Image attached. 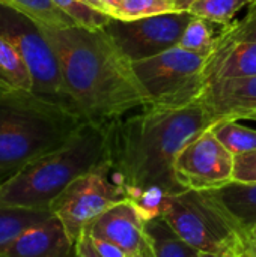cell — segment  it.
I'll return each mask as SVG.
<instances>
[{"label": "cell", "mask_w": 256, "mask_h": 257, "mask_svg": "<svg viewBox=\"0 0 256 257\" xmlns=\"http://www.w3.org/2000/svg\"><path fill=\"white\" fill-rule=\"evenodd\" d=\"M214 123L201 101L186 107L146 105L109 125L112 172L136 199L145 193L164 196L184 191L175 175L183 148Z\"/></svg>", "instance_id": "obj_1"}, {"label": "cell", "mask_w": 256, "mask_h": 257, "mask_svg": "<svg viewBox=\"0 0 256 257\" xmlns=\"http://www.w3.org/2000/svg\"><path fill=\"white\" fill-rule=\"evenodd\" d=\"M44 32L59 57L66 93L86 122L112 125L148 105L133 62L104 29L44 26Z\"/></svg>", "instance_id": "obj_2"}, {"label": "cell", "mask_w": 256, "mask_h": 257, "mask_svg": "<svg viewBox=\"0 0 256 257\" xmlns=\"http://www.w3.org/2000/svg\"><path fill=\"white\" fill-rule=\"evenodd\" d=\"M104 163H110L109 125L84 122L63 146L0 181V208L50 211L74 179Z\"/></svg>", "instance_id": "obj_3"}, {"label": "cell", "mask_w": 256, "mask_h": 257, "mask_svg": "<svg viewBox=\"0 0 256 257\" xmlns=\"http://www.w3.org/2000/svg\"><path fill=\"white\" fill-rule=\"evenodd\" d=\"M86 120L27 90H0V181L63 146Z\"/></svg>", "instance_id": "obj_4"}, {"label": "cell", "mask_w": 256, "mask_h": 257, "mask_svg": "<svg viewBox=\"0 0 256 257\" xmlns=\"http://www.w3.org/2000/svg\"><path fill=\"white\" fill-rule=\"evenodd\" d=\"M158 217L199 253L246 256L247 233L231 217L213 191L184 190L164 196Z\"/></svg>", "instance_id": "obj_5"}, {"label": "cell", "mask_w": 256, "mask_h": 257, "mask_svg": "<svg viewBox=\"0 0 256 257\" xmlns=\"http://www.w3.org/2000/svg\"><path fill=\"white\" fill-rule=\"evenodd\" d=\"M0 36L18 51L33 81V93L71 110H75L66 93L59 57L53 48L44 26L0 0Z\"/></svg>", "instance_id": "obj_6"}, {"label": "cell", "mask_w": 256, "mask_h": 257, "mask_svg": "<svg viewBox=\"0 0 256 257\" xmlns=\"http://www.w3.org/2000/svg\"><path fill=\"white\" fill-rule=\"evenodd\" d=\"M207 57L174 47L158 56L134 62L133 68L142 84L148 105L186 107L199 101L205 81Z\"/></svg>", "instance_id": "obj_7"}, {"label": "cell", "mask_w": 256, "mask_h": 257, "mask_svg": "<svg viewBox=\"0 0 256 257\" xmlns=\"http://www.w3.org/2000/svg\"><path fill=\"white\" fill-rule=\"evenodd\" d=\"M112 164L104 163L74 179L51 203L50 212L75 244L81 233L113 205L128 199L125 187L112 181Z\"/></svg>", "instance_id": "obj_8"}, {"label": "cell", "mask_w": 256, "mask_h": 257, "mask_svg": "<svg viewBox=\"0 0 256 257\" xmlns=\"http://www.w3.org/2000/svg\"><path fill=\"white\" fill-rule=\"evenodd\" d=\"M192 18L189 11H174L137 20L110 17L103 29L134 63L177 47Z\"/></svg>", "instance_id": "obj_9"}, {"label": "cell", "mask_w": 256, "mask_h": 257, "mask_svg": "<svg viewBox=\"0 0 256 257\" xmlns=\"http://www.w3.org/2000/svg\"><path fill=\"white\" fill-rule=\"evenodd\" d=\"M235 157L211 128L187 143L175 160V175L184 190L210 191L234 181Z\"/></svg>", "instance_id": "obj_10"}, {"label": "cell", "mask_w": 256, "mask_h": 257, "mask_svg": "<svg viewBox=\"0 0 256 257\" xmlns=\"http://www.w3.org/2000/svg\"><path fill=\"white\" fill-rule=\"evenodd\" d=\"M148 217L131 199H125L103 215L89 227V233L109 239L119 245L128 257H157L146 230Z\"/></svg>", "instance_id": "obj_11"}, {"label": "cell", "mask_w": 256, "mask_h": 257, "mask_svg": "<svg viewBox=\"0 0 256 257\" xmlns=\"http://www.w3.org/2000/svg\"><path fill=\"white\" fill-rule=\"evenodd\" d=\"M0 257H77L60 220L50 214L0 248Z\"/></svg>", "instance_id": "obj_12"}, {"label": "cell", "mask_w": 256, "mask_h": 257, "mask_svg": "<svg viewBox=\"0 0 256 257\" xmlns=\"http://www.w3.org/2000/svg\"><path fill=\"white\" fill-rule=\"evenodd\" d=\"M199 101L213 120H246L256 113V77L214 81L205 86Z\"/></svg>", "instance_id": "obj_13"}, {"label": "cell", "mask_w": 256, "mask_h": 257, "mask_svg": "<svg viewBox=\"0 0 256 257\" xmlns=\"http://www.w3.org/2000/svg\"><path fill=\"white\" fill-rule=\"evenodd\" d=\"M252 77H256V41H232L216 48L207 59V84Z\"/></svg>", "instance_id": "obj_14"}, {"label": "cell", "mask_w": 256, "mask_h": 257, "mask_svg": "<svg viewBox=\"0 0 256 257\" xmlns=\"http://www.w3.org/2000/svg\"><path fill=\"white\" fill-rule=\"evenodd\" d=\"M231 214V217L240 224V227L247 233L256 227V182L244 184L235 182L210 190Z\"/></svg>", "instance_id": "obj_15"}, {"label": "cell", "mask_w": 256, "mask_h": 257, "mask_svg": "<svg viewBox=\"0 0 256 257\" xmlns=\"http://www.w3.org/2000/svg\"><path fill=\"white\" fill-rule=\"evenodd\" d=\"M0 90H33L32 75L18 51L0 36Z\"/></svg>", "instance_id": "obj_16"}, {"label": "cell", "mask_w": 256, "mask_h": 257, "mask_svg": "<svg viewBox=\"0 0 256 257\" xmlns=\"http://www.w3.org/2000/svg\"><path fill=\"white\" fill-rule=\"evenodd\" d=\"M146 230L157 257H199V251L183 241L161 217L148 220Z\"/></svg>", "instance_id": "obj_17"}, {"label": "cell", "mask_w": 256, "mask_h": 257, "mask_svg": "<svg viewBox=\"0 0 256 257\" xmlns=\"http://www.w3.org/2000/svg\"><path fill=\"white\" fill-rule=\"evenodd\" d=\"M211 131L234 157L256 151V130L235 119L217 120L211 125Z\"/></svg>", "instance_id": "obj_18"}, {"label": "cell", "mask_w": 256, "mask_h": 257, "mask_svg": "<svg viewBox=\"0 0 256 257\" xmlns=\"http://www.w3.org/2000/svg\"><path fill=\"white\" fill-rule=\"evenodd\" d=\"M18 11L27 14L38 23L47 27H69L75 26V20L63 12L53 0H2Z\"/></svg>", "instance_id": "obj_19"}, {"label": "cell", "mask_w": 256, "mask_h": 257, "mask_svg": "<svg viewBox=\"0 0 256 257\" xmlns=\"http://www.w3.org/2000/svg\"><path fill=\"white\" fill-rule=\"evenodd\" d=\"M50 214V211L0 208V248L29 227L45 220Z\"/></svg>", "instance_id": "obj_20"}, {"label": "cell", "mask_w": 256, "mask_h": 257, "mask_svg": "<svg viewBox=\"0 0 256 257\" xmlns=\"http://www.w3.org/2000/svg\"><path fill=\"white\" fill-rule=\"evenodd\" d=\"M216 39L217 36L211 29V23L193 15L180 39L178 47L208 59L216 48Z\"/></svg>", "instance_id": "obj_21"}, {"label": "cell", "mask_w": 256, "mask_h": 257, "mask_svg": "<svg viewBox=\"0 0 256 257\" xmlns=\"http://www.w3.org/2000/svg\"><path fill=\"white\" fill-rule=\"evenodd\" d=\"M250 0H195L187 9L192 15L216 24H229Z\"/></svg>", "instance_id": "obj_22"}, {"label": "cell", "mask_w": 256, "mask_h": 257, "mask_svg": "<svg viewBox=\"0 0 256 257\" xmlns=\"http://www.w3.org/2000/svg\"><path fill=\"white\" fill-rule=\"evenodd\" d=\"M174 11H177L175 5L169 0H121L113 17L121 20H137Z\"/></svg>", "instance_id": "obj_23"}, {"label": "cell", "mask_w": 256, "mask_h": 257, "mask_svg": "<svg viewBox=\"0 0 256 257\" xmlns=\"http://www.w3.org/2000/svg\"><path fill=\"white\" fill-rule=\"evenodd\" d=\"M247 6V12L241 20L223 26L222 32L217 35L216 48L232 41H256V0H250Z\"/></svg>", "instance_id": "obj_24"}, {"label": "cell", "mask_w": 256, "mask_h": 257, "mask_svg": "<svg viewBox=\"0 0 256 257\" xmlns=\"http://www.w3.org/2000/svg\"><path fill=\"white\" fill-rule=\"evenodd\" d=\"M53 2L71 18H74L78 26L88 29H103L110 20L109 14L92 8L84 0H53Z\"/></svg>", "instance_id": "obj_25"}, {"label": "cell", "mask_w": 256, "mask_h": 257, "mask_svg": "<svg viewBox=\"0 0 256 257\" xmlns=\"http://www.w3.org/2000/svg\"><path fill=\"white\" fill-rule=\"evenodd\" d=\"M234 181L244 184L256 182V151L237 155L234 164Z\"/></svg>", "instance_id": "obj_26"}, {"label": "cell", "mask_w": 256, "mask_h": 257, "mask_svg": "<svg viewBox=\"0 0 256 257\" xmlns=\"http://www.w3.org/2000/svg\"><path fill=\"white\" fill-rule=\"evenodd\" d=\"M89 236H91L94 248L97 250V253L101 257H128L127 253L119 245H116L115 242L104 239V238H100V236H94L91 233H89Z\"/></svg>", "instance_id": "obj_27"}, {"label": "cell", "mask_w": 256, "mask_h": 257, "mask_svg": "<svg viewBox=\"0 0 256 257\" xmlns=\"http://www.w3.org/2000/svg\"><path fill=\"white\" fill-rule=\"evenodd\" d=\"M75 251H77V257H101L92 245L88 229L81 233V236L75 242Z\"/></svg>", "instance_id": "obj_28"}, {"label": "cell", "mask_w": 256, "mask_h": 257, "mask_svg": "<svg viewBox=\"0 0 256 257\" xmlns=\"http://www.w3.org/2000/svg\"><path fill=\"white\" fill-rule=\"evenodd\" d=\"M247 257H256V227L247 232Z\"/></svg>", "instance_id": "obj_29"}, {"label": "cell", "mask_w": 256, "mask_h": 257, "mask_svg": "<svg viewBox=\"0 0 256 257\" xmlns=\"http://www.w3.org/2000/svg\"><path fill=\"white\" fill-rule=\"evenodd\" d=\"M88 5H91L92 8H95V9H98V11H101V12H106V14H109V8H107V3H106V0H84ZM110 15V14H109Z\"/></svg>", "instance_id": "obj_30"}, {"label": "cell", "mask_w": 256, "mask_h": 257, "mask_svg": "<svg viewBox=\"0 0 256 257\" xmlns=\"http://www.w3.org/2000/svg\"><path fill=\"white\" fill-rule=\"evenodd\" d=\"M193 2L195 0H175V9L177 11H187Z\"/></svg>", "instance_id": "obj_31"}, {"label": "cell", "mask_w": 256, "mask_h": 257, "mask_svg": "<svg viewBox=\"0 0 256 257\" xmlns=\"http://www.w3.org/2000/svg\"><path fill=\"white\" fill-rule=\"evenodd\" d=\"M199 257H228V256H216V254H207V253H199Z\"/></svg>", "instance_id": "obj_32"}, {"label": "cell", "mask_w": 256, "mask_h": 257, "mask_svg": "<svg viewBox=\"0 0 256 257\" xmlns=\"http://www.w3.org/2000/svg\"><path fill=\"white\" fill-rule=\"evenodd\" d=\"M246 120H253V122H256V114H252V116H249Z\"/></svg>", "instance_id": "obj_33"}, {"label": "cell", "mask_w": 256, "mask_h": 257, "mask_svg": "<svg viewBox=\"0 0 256 257\" xmlns=\"http://www.w3.org/2000/svg\"><path fill=\"white\" fill-rule=\"evenodd\" d=\"M115 2H116V6H118V3H119L121 0H115ZM115 9H116V8H115ZM113 14H115V12H113Z\"/></svg>", "instance_id": "obj_34"}, {"label": "cell", "mask_w": 256, "mask_h": 257, "mask_svg": "<svg viewBox=\"0 0 256 257\" xmlns=\"http://www.w3.org/2000/svg\"><path fill=\"white\" fill-rule=\"evenodd\" d=\"M169 2H172V3H174V5H175V0H169Z\"/></svg>", "instance_id": "obj_35"}, {"label": "cell", "mask_w": 256, "mask_h": 257, "mask_svg": "<svg viewBox=\"0 0 256 257\" xmlns=\"http://www.w3.org/2000/svg\"><path fill=\"white\" fill-rule=\"evenodd\" d=\"M244 257H247V256H244Z\"/></svg>", "instance_id": "obj_36"}, {"label": "cell", "mask_w": 256, "mask_h": 257, "mask_svg": "<svg viewBox=\"0 0 256 257\" xmlns=\"http://www.w3.org/2000/svg\"><path fill=\"white\" fill-rule=\"evenodd\" d=\"M255 114H256V113H255Z\"/></svg>", "instance_id": "obj_37"}]
</instances>
